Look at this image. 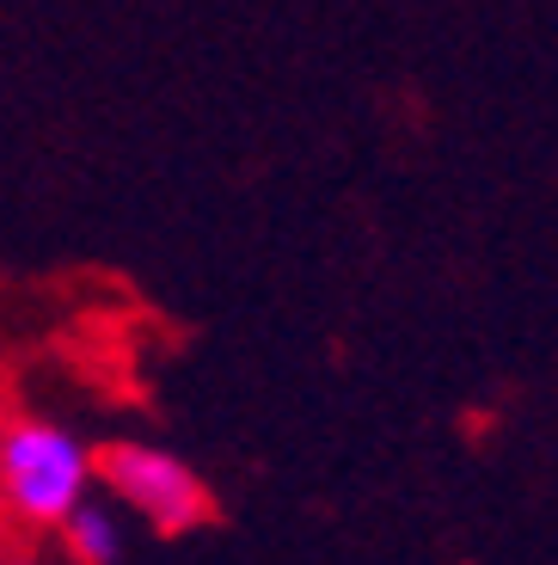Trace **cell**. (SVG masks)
Returning <instances> with one entry per match:
<instances>
[{
    "label": "cell",
    "instance_id": "1",
    "mask_svg": "<svg viewBox=\"0 0 558 565\" xmlns=\"http://www.w3.org/2000/svg\"><path fill=\"white\" fill-rule=\"evenodd\" d=\"M98 486V455L62 418H7L0 424V504L25 529H56Z\"/></svg>",
    "mask_w": 558,
    "mask_h": 565
},
{
    "label": "cell",
    "instance_id": "2",
    "mask_svg": "<svg viewBox=\"0 0 558 565\" xmlns=\"http://www.w3.org/2000/svg\"><path fill=\"white\" fill-rule=\"evenodd\" d=\"M98 480H105V498H111L124 516L148 523L154 535H191V529L210 523V486L184 455L154 449V443H111L98 455Z\"/></svg>",
    "mask_w": 558,
    "mask_h": 565
},
{
    "label": "cell",
    "instance_id": "3",
    "mask_svg": "<svg viewBox=\"0 0 558 565\" xmlns=\"http://www.w3.org/2000/svg\"><path fill=\"white\" fill-rule=\"evenodd\" d=\"M62 559L68 565H124L129 559V523L111 498H81L56 523Z\"/></svg>",
    "mask_w": 558,
    "mask_h": 565
},
{
    "label": "cell",
    "instance_id": "4",
    "mask_svg": "<svg viewBox=\"0 0 558 565\" xmlns=\"http://www.w3.org/2000/svg\"><path fill=\"white\" fill-rule=\"evenodd\" d=\"M7 565H68V559H43V553H13Z\"/></svg>",
    "mask_w": 558,
    "mask_h": 565
}]
</instances>
